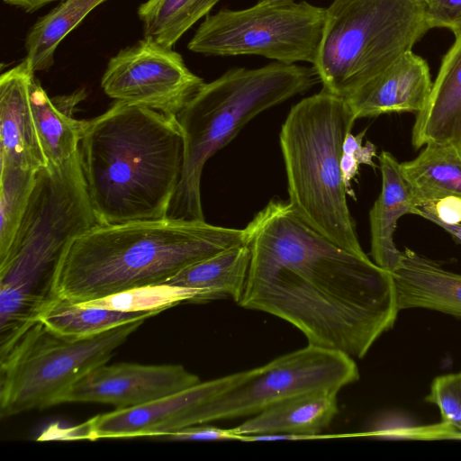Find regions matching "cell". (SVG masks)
Wrapping results in <instances>:
<instances>
[{"mask_svg":"<svg viewBox=\"0 0 461 461\" xmlns=\"http://www.w3.org/2000/svg\"><path fill=\"white\" fill-rule=\"evenodd\" d=\"M144 321L86 337L63 335L36 321L0 357V417L60 404L78 379L106 364Z\"/></svg>","mask_w":461,"mask_h":461,"instance_id":"8","label":"cell"},{"mask_svg":"<svg viewBox=\"0 0 461 461\" xmlns=\"http://www.w3.org/2000/svg\"><path fill=\"white\" fill-rule=\"evenodd\" d=\"M337 412V393L316 391L276 403L232 429L240 438L277 433L304 435L314 439L344 437L321 434Z\"/></svg>","mask_w":461,"mask_h":461,"instance_id":"19","label":"cell"},{"mask_svg":"<svg viewBox=\"0 0 461 461\" xmlns=\"http://www.w3.org/2000/svg\"><path fill=\"white\" fill-rule=\"evenodd\" d=\"M200 382L181 365L106 364L93 368L61 397L60 403L95 402L126 409L147 404Z\"/></svg>","mask_w":461,"mask_h":461,"instance_id":"13","label":"cell"},{"mask_svg":"<svg viewBox=\"0 0 461 461\" xmlns=\"http://www.w3.org/2000/svg\"><path fill=\"white\" fill-rule=\"evenodd\" d=\"M5 3L18 6L28 13H32L43 5H46L56 0H4Z\"/></svg>","mask_w":461,"mask_h":461,"instance_id":"34","label":"cell"},{"mask_svg":"<svg viewBox=\"0 0 461 461\" xmlns=\"http://www.w3.org/2000/svg\"><path fill=\"white\" fill-rule=\"evenodd\" d=\"M106 0H61L30 28L25 38L26 59L34 72L48 70L62 40Z\"/></svg>","mask_w":461,"mask_h":461,"instance_id":"23","label":"cell"},{"mask_svg":"<svg viewBox=\"0 0 461 461\" xmlns=\"http://www.w3.org/2000/svg\"><path fill=\"white\" fill-rule=\"evenodd\" d=\"M171 440H240V436L233 429H221L212 426H189L165 436Z\"/></svg>","mask_w":461,"mask_h":461,"instance_id":"31","label":"cell"},{"mask_svg":"<svg viewBox=\"0 0 461 461\" xmlns=\"http://www.w3.org/2000/svg\"><path fill=\"white\" fill-rule=\"evenodd\" d=\"M397 308H424L461 319V275L410 249L401 251L391 272Z\"/></svg>","mask_w":461,"mask_h":461,"instance_id":"17","label":"cell"},{"mask_svg":"<svg viewBox=\"0 0 461 461\" xmlns=\"http://www.w3.org/2000/svg\"><path fill=\"white\" fill-rule=\"evenodd\" d=\"M419 216L432 222L461 223V199L447 196L428 202L420 208Z\"/></svg>","mask_w":461,"mask_h":461,"instance_id":"30","label":"cell"},{"mask_svg":"<svg viewBox=\"0 0 461 461\" xmlns=\"http://www.w3.org/2000/svg\"><path fill=\"white\" fill-rule=\"evenodd\" d=\"M250 264L241 307L296 327L308 344L364 357L397 319L390 272L271 200L246 226Z\"/></svg>","mask_w":461,"mask_h":461,"instance_id":"1","label":"cell"},{"mask_svg":"<svg viewBox=\"0 0 461 461\" xmlns=\"http://www.w3.org/2000/svg\"><path fill=\"white\" fill-rule=\"evenodd\" d=\"M347 101L322 89L294 105L279 140L289 201L310 227L357 254L363 250L340 169L344 140L356 121Z\"/></svg>","mask_w":461,"mask_h":461,"instance_id":"5","label":"cell"},{"mask_svg":"<svg viewBox=\"0 0 461 461\" xmlns=\"http://www.w3.org/2000/svg\"><path fill=\"white\" fill-rule=\"evenodd\" d=\"M429 30L422 0H333L313 64L322 89L347 99Z\"/></svg>","mask_w":461,"mask_h":461,"instance_id":"7","label":"cell"},{"mask_svg":"<svg viewBox=\"0 0 461 461\" xmlns=\"http://www.w3.org/2000/svg\"><path fill=\"white\" fill-rule=\"evenodd\" d=\"M358 379L353 357L308 344L253 368L246 380L203 403L196 422L255 415L284 400L312 392L338 393Z\"/></svg>","mask_w":461,"mask_h":461,"instance_id":"10","label":"cell"},{"mask_svg":"<svg viewBox=\"0 0 461 461\" xmlns=\"http://www.w3.org/2000/svg\"><path fill=\"white\" fill-rule=\"evenodd\" d=\"M292 2H294V0H258V4L275 5V4H286V3H292Z\"/></svg>","mask_w":461,"mask_h":461,"instance_id":"37","label":"cell"},{"mask_svg":"<svg viewBox=\"0 0 461 461\" xmlns=\"http://www.w3.org/2000/svg\"><path fill=\"white\" fill-rule=\"evenodd\" d=\"M246 243L244 229L170 218L96 224L75 238L56 292L75 303L166 283L188 266Z\"/></svg>","mask_w":461,"mask_h":461,"instance_id":"3","label":"cell"},{"mask_svg":"<svg viewBox=\"0 0 461 461\" xmlns=\"http://www.w3.org/2000/svg\"><path fill=\"white\" fill-rule=\"evenodd\" d=\"M365 133L366 130L359 132L357 136H354L353 134H351V132L348 133L343 142V153L354 154L357 151V149L362 145Z\"/></svg>","mask_w":461,"mask_h":461,"instance_id":"35","label":"cell"},{"mask_svg":"<svg viewBox=\"0 0 461 461\" xmlns=\"http://www.w3.org/2000/svg\"><path fill=\"white\" fill-rule=\"evenodd\" d=\"M378 160L382 187L369 212L371 256L378 267L391 273L401 253L393 241L398 220L405 214L419 215L420 208L398 160L388 151H383Z\"/></svg>","mask_w":461,"mask_h":461,"instance_id":"18","label":"cell"},{"mask_svg":"<svg viewBox=\"0 0 461 461\" xmlns=\"http://www.w3.org/2000/svg\"><path fill=\"white\" fill-rule=\"evenodd\" d=\"M426 60L408 50L345 99L356 119L419 113L432 87Z\"/></svg>","mask_w":461,"mask_h":461,"instance_id":"15","label":"cell"},{"mask_svg":"<svg viewBox=\"0 0 461 461\" xmlns=\"http://www.w3.org/2000/svg\"><path fill=\"white\" fill-rule=\"evenodd\" d=\"M359 165L354 154H342L340 169L347 190L350 188L351 181L357 174Z\"/></svg>","mask_w":461,"mask_h":461,"instance_id":"32","label":"cell"},{"mask_svg":"<svg viewBox=\"0 0 461 461\" xmlns=\"http://www.w3.org/2000/svg\"><path fill=\"white\" fill-rule=\"evenodd\" d=\"M425 401L438 408L441 425L461 432V372L436 376Z\"/></svg>","mask_w":461,"mask_h":461,"instance_id":"28","label":"cell"},{"mask_svg":"<svg viewBox=\"0 0 461 461\" xmlns=\"http://www.w3.org/2000/svg\"><path fill=\"white\" fill-rule=\"evenodd\" d=\"M26 58L0 77L1 165L39 171L48 165L30 103V85L34 77Z\"/></svg>","mask_w":461,"mask_h":461,"instance_id":"14","label":"cell"},{"mask_svg":"<svg viewBox=\"0 0 461 461\" xmlns=\"http://www.w3.org/2000/svg\"><path fill=\"white\" fill-rule=\"evenodd\" d=\"M252 370L200 381L147 404L96 415L81 424L84 439L165 437L196 425L197 411L203 403L246 380Z\"/></svg>","mask_w":461,"mask_h":461,"instance_id":"12","label":"cell"},{"mask_svg":"<svg viewBox=\"0 0 461 461\" xmlns=\"http://www.w3.org/2000/svg\"><path fill=\"white\" fill-rule=\"evenodd\" d=\"M400 167L418 208L447 196L461 199V144H428Z\"/></svg>","mask_w":461,"mask_h":461,"instance_id":"22","label":"cell"},{"mask_svg":"<svg viewBox=\"0 0 461 461\" xmlns=\"http://www.w3.org/2000/svg\"><path fill=\"white\" fill-rule=\"evenodd\" d=\"M98 224L78 151L37 173L27 210L6 255L0 258V294L14 308L42 309L57 297L56 281L71 241Z\"/></svg>","mask_w":461,"mask_h":461,"instance_id":"6","label":"cell"},{"mask_svg":"<svg viewBox=\"0 0 461 461\" xmlns=\"http://www.w3.org/2000/svg\"><path fill=\"white\" fill-rule=\"evenodd\" d=\"M159 312H128L101 307H81L59 297L39 321L51 330L67 336L86 337L111 330L127 322L147 320Z\"/></svg>","mask_w":461,"mask_h":461,"instance_id":"25","label":"cell"},{"mask_svg":"<svg viewBox=\"0 0 461 461\" xmlns=\"http://www.w3.org/2000/svg\"><path fill=\"white\" fill-rule=\"evenodd\" d=\"M250 258L247 242L237 245L188 266L166 284L200 290L202 294L194 303L221 298L239 303L245 288Z\"/></svg>","mask_w":461,"mask_h":461,"instance_id":"21","label":"cell"},{"mask_svg":"<svg viewBox=\"0 0 461 461\" xmlns=\"http://www.w3.org/2000/svg\"><path fill=\"white\" fill-rule=\"evenodd\" d=\"M422 1H424V0H422Z\"/></svg>","mask_w":461,"mask_h":461,"instance_id":"38","label":"cell"},{"mask_svg":"<svg viewBox=\"0 0 461 461\" xmlns=\"http://www.w3.org/2000/svg\"><path fill=\"white\" fill-rule=\"evenodd\" d=\"M354 155L360 165L365 164L374 167H375L373 158L376 155V148L372 142L366 141L365 145H361Z\"/></svg>","mask_w":461,"mask_h":461,"instance_id":"33","label":"cell"},{"mask_svg":"<svg viewBox=\"0 0 461 461\" xmlns=\"http://www.w3.org/2000/svg\"><path fill=\"white\" fill-rule=\"evenodd\" d=\"M38 171L1 165L0 258L8 252L33 192Z\"/></svg>","mask_w":461,"mask_h":461,"instance_id":"26","label":"cell"},{"mask_svg":"<svg viewBox=\"0 0 461 461\" xmlns=\"http://www.w3.org/2000/svg\"><path fill=\"white\" fill-rule=\"evenodd\" d=\"M79 154L99 224L167 217L184 163L176 115L115 101L86 121Z\"/></svg>","mask_w":461,"mask_h":461,"instance_id":"2","label":"cell"},{"mask_svg":"<svg viewBox=\"0 0 461 461\" xmlns=\"http://www.w3.org/2000/svg\"><path fill=\"white\" fill-rule=\"evenodd\" d=\"M325 20L326 8L305 1L221 9L205 17L187 48L209 56L258 55L313 65Z\"/></svg>","mask_w":461,"mask_h":461,"instance_id":"9","label":"cell"},{"mask_svg":"<svg viewBox=\"0 0 461 461\" xmlns=\"http://www.w3.org/2000/svg\"><path fill=\"white\" fill-rule=\"evenodd\" d=\"M197 289L166 283L144 285L77 303L128 312H161L181 303H193L201 295Z\"/></svg>","mask_w":461,"mask_h":461,"instance_id":"27","label":"cell"},{"mask_svg":"<svg viewBox=\"0 0 461 461\" xmlns=\"http://www.w3.org/2000/svg\"><path fill=\"white\" fill-rule=\"evenodd\" d=\"M221 0H147L137 11L144 37L173 48Z\"/></svg>","mask_w":461,"mask_h":461,"instance_id":"24","label":"cell"},{"mask_svg":"<svg viewBox=\"0 0 461 461\" xmlns=\"http://www.w3.org/2000/svg\"><path fill=\"white\" fill-rule=\"evenodd\" d=\"M318 81L313 67L276 61L258 68H232L203 83L176 115L184 135V163L167 217L204 220L201 179L207 160L258 114Z\"/></svg>","mask_w":461,"mask_h":461,"instance_id":"4","label":"cell"},{"mask_svg":"<svg viewBox=\"0 0 461 461\" xmlns=\"http://www.w3.org/2000/svg\"><path fill=\"white\" fill-rule=\"evenodd\" d=\"M203 83L178 52L149 37L113 56L101 79L115 101L174 115Z\"/></svg>","mask_w":461,"mask_h":461,"instance_id":"11","label":"cell"},{"mask_svg":"<svg viewBox=\"0 0 461 461\" xmlns=\"http://www.w3.org/2000/svg\"><path fill=\"white\" fill-rule=\"evenodd\" d=\"M434 223L448 232L456 242L461 243V223L446 224L439 221Z\"/></svg>","mask_w":461,"mask_h":461,"instance_id":"36","label":"cell"},{"mask_svg":"<svg viewBox=\"0 0 461 461\" xmlns=\"http://www.w3.org/2000/svg\"><path fill=\"white\" fill-rule=\"evenodd\" d=\"M428 26L461 33V0H424Z\"/></svg>","mask_w":461,"mask_h":461,"instance_id":"29","label":"cell"},{"mask_svg":"<svg viewBox=\"0 0 461 461\" xmlns=\"http://www.w3.org/2000/svg\"><path fill=\"white\" fill-rule=\"evenodd\" d=\"M86 96L85 89L50 98L38 80L30 85V103L37 134L48 163H61L79 149L86 124L74 116Z\"/></svg>","mask_w":461,"mask_h":461,"instance_id":"20","label":"cell"},{"mask_svg":"<svg viewBox=\"0 0 461 461\" xmlns=\"http://www.w3.org/2000/svg\"><path fill=\"white\" fill-rule=\"evenodd\" d=\"M455 37L424 106L416 113L411 131L415 149L428 144H461V33Z\"/></svg>","mask_w":461,"mask_h":461,"instance_id":"16","label":"cell"}]
</instances>
